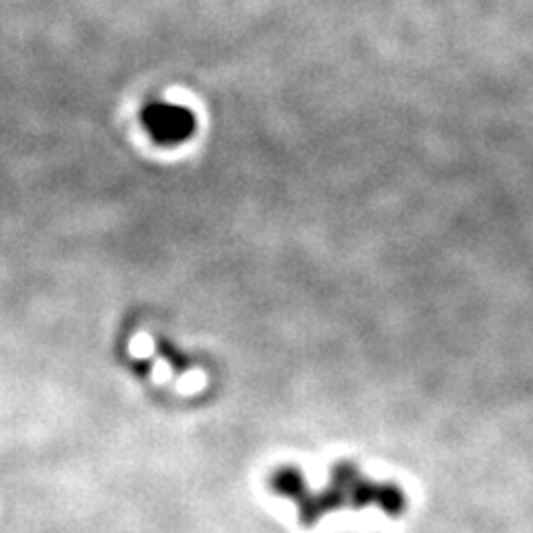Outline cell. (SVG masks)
<instances>
[{
	"mask_svg": "<svg viewBox=\"0 0 533 533\" xmlns=\"http://www.w3.org/2000/svg\"><path fill=\"white\" fill-rule=\"evenodd\" d=\"M158 354L163 356L167 362H172V367L176 371H185L189 367V358L180 354V351L172 343H167V340H160L158 343Z\"/></svg>",
	"mask_w": 533,
	"mask_h": 533,
	"instance_id": "2",
	"label": "cell"
},
{
	"mask_svg": "<svg viewBox=\"0 0 533 533\" xmlns=\"http://www.w3.org/2000/svg\"><path fill=\"white\" fill-rule=\"evenodd\" d=\"M140 125L156 145L163 147L187 143L198 127L196 114L189 107L169 100H152L140 109Z\"/></svg>",
	"mask_w": 533,
	"mask_h": 533,
	"instance_id": "1",
	"label": "cell"
}]
</instances>
